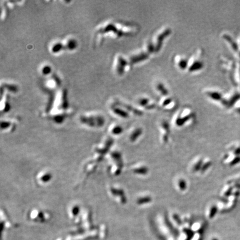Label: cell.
I'll use <instances>...</instances> for the list:
<instances>
[{"label":"cell","instance_id":"obj_1","mask_svg":"<svg viewBox=\"0 0 240 240\" xmlns=\"http://www.w3.org/2000/svg\"><path fill=\"white\" fill-rule=\"evenodd\" d=\"M79 121L80 124L86 128L98 129L102 127L106 122L103 115L96 112L85 113L81 114Z\"/></svg>","mask_w":240,"mask_h":240},{"label":"cell","instance_id":"obj_18","mask_svg":"<svg viewBox=\"0 0 240 240\" xmlns=\"http://www.w3.org/2000/svg\"><path fill=\"white\" fill-rule=\"evenodd\" d=\"M66 51L64 44L61 41L54 42L50 46V51L53 54H58Z\"/></svg>","mask_w":240,"mask_h":240},{"label":"cell","instance_id":"obj_14","mask_svg":"<svg viewBox=\"0 0 240 240\" xmlns=\"http://www.w3.org/2000/svg\"><path fill=\"white\" fill-rule=\"evenodd\" d=\"M81 212V207L77 204L74 203L68 207L67 213L71 219L75 220L78 217Z\"/></svg>","mask_w":240,"mask_h":240},{"label":"cell","instance_id":"obj_19","mask_svg":"<svg viewBox=\"0 0 240 240\" xmlns=\"http://www.w3.org/2000/svg\"><path fill=\"white\" fill-rule=\"evenodd\" d=\"M18 91V87L15 84L7 82H4V84H1V93L5 91L9 92L11 93H16Z\"/></svg>","mask_w":240,"mask_h":240},{"label":"cell","instance_id":"obj_24","mask_svg":"<svg viewBox=\"0 0 240 240\" xmlns=\"http://www.w3.org/2000/svg\"><path fill=\"white\" fill-rule=\"evenodd\" d=\"M170 217L171 218L172 220H174L175 223H177L178 225H180L182 222V219L176 212H172Z\"/></svg>","mask_w":240,"mask_h":240},{"label":"cell","instance_id":"obj_23","mask_svg":"<svg viewBox=\"0 0 240 240\" xmlns=\"http://www.w3.org/2000/svg\"><path fill=\"white\" fill-rule=\"evenodd\" d=\"M126 61L121 56L118 57L116 71L119 74H122L123 72V69H124V67L126 66Z\"/></svg>","mask_w":240,"mask_h":240},{"label":"cell","instance_id":"obj_12","mask_svg":"<svg viewBox=\"0 0 240 240\" xmlns=\"http://www.w3.org/2000/svg\"><path fill=\"white\" fill-rule=\"evenodd\" d=\"M124 164L118 163H109L108 173L112 177L120 176L122 171Z\"/></svg>","mask_w":240,"mask_h":240},{"label":"cell","instance_id":"obj_9","mask_svg":"<svg viewBox=\"0 0 240 240\" xmlns=\"http://www.w3.org/2000/svg\"><path fill=\"white\" fill-rule=\"evenodd\" d=\"M143 129L141 127H135L128 133V140L131 143H135L138 141L143 135Z\"/></svg>","mask_w":240,"mask_h":240},{"label":"cell","instance_id":"obj_6","mask_svg":"<svg viewBox=\"0 0 240 240\" xmlns=\"http://www.w3.org/2000/svg\"><path fill=\"white\" fill-rule=\"evenodd\" d=\"M160 141L163 145H166L170 141V128L168 124L166 122H162L160 126Z\"/></svg>","mask_w":240,"mask_h":240},{"label":"cell","instance_id":"obj_26","mask_svg":"<svg viewBox=\"0 0 240 240\" xmlns=\"http://www.w3.org/2000/svg\"></svg>","mask_w":240,"mask_h":240},{"label":"cell","instance_id":"obj_17","mask_svg":"<svg viewBox=\"0 0 240 240\" xmlns=\"http://www.w3.org/2000/svg\"><path fill=\"white\" fill-rule=\"evenodd\" d=\"M111 112L115 116L121 119H127L129 116L127 112L117 106H112L111 107Z\"/></svg>","mask_w":240,"mask_h":240},{"label":"cell","instance_id":"obj_22","mask_svg":"<svg viewBox=\"0 0 240 240\" xmlns=\"http://www.w3.org/2000/svg\"><path fill=\"white\" fill-rule=\"evenodd\" d=\"M40 72L44 76H48L52 75L53 73L51 66L47 63L43 65L40 68Z\"/></svg>","mask_w":240,"mask_h":240},{"label":"cell","instance_id":"obj_20","mask_svg":"<svg viewBox=\"0 0 240 240\" xmlns=\"http://www.w3.org/2000/svg\"><path fill=\"white\" fill-rule=\"evenodd\" d=\"M218 211V206L215 204L208 205L206 210V215L210 219H212L216 216Z\"/></svg>","mask_w":240,"mask_h":240},{"label":"cell","instance_id":"obj_13","mask_svg":"<svg viewBox=\"0 0 240 240\" xmlns=\"http://www.w3.org/2000/svg\"><path fill=\"white\" fill-rule=\"evenodd\" d=\"M212 166H213V162L211 159H210L208 157H204L201 169L198 174L200 176L205 175L211 169Z\"/></svg>","mask_w":240,"mask_h":240},{"label":"cell","instance_id":"obj_16","mask_svg":"<svg viewBox=\"0 0 240 240\" xmlns=\"http://www.w3.org/2000/svg\"><path fill=\"white\" fill-rule=\"evenodd\" d=\"M64 46L66 51H72L75 50L78 47V42L77 40L72 37L67 38L64 42Z\"/></svg>","mask_w":240,"mask_h":240},{"label":"cell","instance_id":"obj_21","mask_svg":"<svg viewBox=\"0 0 240 240\" xmlns=\"http://www.w3.org/2000/svg\"><path fill=\"white\" fill-rule=\"evenodd\" d=\"M1 96H4V98H4L3 97H1V98H4V102H1V112L2 113V112H4V113H6V112H8L9 111V110L10 109V108H11V106H10V104L9 103V102H8V100L7 99V96H6V94L5 93H1Z\"/></svg>","mask_w":240,"mask_h":240},{"label":"cell","instance_id":"obj_25","mask_svg":"<svg viewBox=\"0 0 240 240\" xmlns=\"http://www.w3.org/2000/svg\"><path fill=\"white\" fill-rule=\"evenodd\" d=\"M240 162V157H236L229 162V165L232 166Z\"/></svg>","mask_w":240,"mask_h":240},{"label":"cell","instance_id":"obj_10","mask_svg":"<svg viewBox=\"0 0 240 240\" xmlns=\"http://www.w3.org/2000/svg\"><path fill=\"white\" fill-rule=\"evenodd\" d=\"M174 185L177 191L181 193L186 192L189 188L187 180L183 176H178L175 180Z\"/></svg>","mask_w":240,"mask_h":240},{"label":"cell","instance_id":"obj_4","mask_svg":"<svg viewBox=\"0 0 240 240\" xmlns=\"http://www.w3.org/2000/svg\"><path fill=\"white\" fill-rule=\"evenodd\" d=\"M130 170L134 175L138 177H146L149 172V167L142 162H137L132 164Z\"/></svg>","mask_w":240,"mask_h":240},{"label":"cell","instance_id":"obj_8","mask_svg":"<svg viewBox=\"0 0 240 240\" xmlns=\"http://www.w3.org/2000/svg\"><path fill=\"white\" fill-rule=\"evenodd\" d=\"M204 157L202 156H197L192 159L189 163V171L191 174H198L202 166Z\"/></svg>","mask_w":240,"mask_h":240},{"label":"cell","instance_id":"obj_15","mask_svg":"<svg viewBox=\"0 0 240 240\" xmlns=\"http://www.w3.org/2000/svg\"><path fill=\"white\" fill-rule=\"evenodd\" d=\"M124 128L120 124L114 123L112 124L109 126L108 128V132L111 136L117 137L121 135L124 132Z\"/></svg>","mask_w":240,"mask_h":240},{"label":"cell","instance_id":"obj_7","mask_svg":"<svg viewBox=\"0 0 240 240\" xmlns=\"http://www.w3.org/2000/svg\"><path fill=\"white\" fill-rule=\"evenodd\" d=\"M153 197L147 192H143L138 194L136 199V204L140 207H145L152 204L153 202Z\"/></svg>","mask_w":240,"mask_h":240},{"label":"cell","instance_id":"obj_2","mask_svg":"<svg viewBox=\"0 0 240 240\" xmlns=\"http://www.w3.org/2000/svg\"><path fill=\"white\" fill-rule=\"evenodd\" d=\"M107 192L112 200L120 205H125L127 197L125 189L118 185H110L107 187Z\"/></svg>","mask_w":240,"mask_h":240},{"label":"cell","instance_id":"obj_11","mask_svg":"<svg viewBox=\"0 0 240 240\" xmlns=\"http://www.w3.org/2000/svg\"><path fill=\"white\" fill-rule=\"evenodd\" d=\"M16 125L15 121L12 119H4L1 121V131L5 133H11L16 129Z\"/></svg>","mask_w":240,"mask_h":240},{"label":"cell","instance_id":"obj_3","mask_svg":"<svg viewBox=\"0 0 240 240\" xmlns=\"http://www.w3.org/2000/svg\"><path fill=\"white\" fill-rule=\"evenodd\" d=\"M53 179V175L51 172L47 170H43L39 172L36 177L35 180L36 183L40 186H45L50 183Z\"/></svg>","mask_w":240,"mask_h":240},{"label":"cell","instance_id":"obj_5","mask_svg":"<svg viewBox=\"0 0 240 240\" xmlns=\"http://www.w3.org/2000/svg\"><path fill=\"white\" fill-rule=\"evenodd\" d=\"M29 218L31 220L38 222L45 221L50 217L48 212L43 211L39 208H33L29 213Z\"/></svg>","mask_w":240,"mask_h":240}]
</instances>
